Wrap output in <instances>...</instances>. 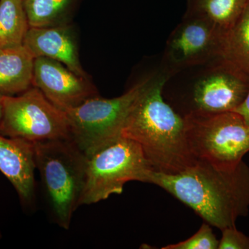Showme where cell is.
Listing matches in <instances>:
<instances>
[{"label":"cell","instance_id":"obj_17","mask_svg":"<svg viewBox=\"0 0 249 249\" xmlns=\"http://www.w3.org/2000/svg\"><path fill=\"white\" fill-rule=\"evenodd\" d=\"M74 0H24L30 27H54L67 24L66 18Z\"/></svg>","mask_w":249,"mask_h":249},{"label":"cell","instance_id":"obj_5","mask_svg":"<svg viewBox=\"0 0 249 249\" xmlns=\"http://www.w3.org/2000/svg\"><path fill=\"white\" fill-rule=\"evenodd\" d=\"M183 117L188 145L196 160L232 168L249 152V125L237 112L191 111Z\"/></svg>","mask_w":249,"mask_h":249},{"label":"cell","instance_id":"obj_11","mask_svg":"<svg viewBox=\"0 0 249 249\" xmlns=\"http://www.w3.org/2000/svg\"><path fill=\"white\" fill-rule=\"evenodd\" d=\"M32 142L0 134V171L17 191L24 207L32 209L36 200L35 170Z\"/></svg>","mask_w":249,"mask_h":249},{"label":"cell","instance_id":"obj_14","mask_svg":"<svg viewBox=\"0 0 249 249\" xmlns=\"http://www.w3.org/2000/svg\"><path fill=\"white\" fill-rule=\"evenodd\" d=\"M249 0H192L187 14L198 16L227 34L237 22Z\"/></svg>","mask_w":249,"mask_h":249},{"label":"cell","instance_id":"obj_7","mask_svg":"<svg viewBox=\"0 0 249 249\" xmlns=\"http://www.w3.org/2000/svg\"><path fill=\"white\" fill-rule=\"evenodd\" d=\"M0 134L32 142L70 139L65 113L35 87L16 96H4Z\"/></svg>","mask_w":249,"mask_h":249},{"label":"cell","instance_id":"obj_1","mask_svg":"<svg viewBox=\"0 0 249 249\" xmlns=\"http://www.w3.org/2000/svg\"><path fill=\"white\" fill-rule=\"evenodd\" d=\"M150 183L173 195L221 231L235 227L237 219L249 214V166L243 160L232 168L196 160L174 175L154 170Z\"/></svg>","mask_w":249,"mask_h":249},{"label":"cell","instance_id":"obj_18","mask_svg":"<svg viewBox=\"0 0 249 249\" xmlns=\"http://www.w3.org/2000/svg\"><path fill=\"white\" fill-rule=\"evenodd\" d=\"M219 242L212 229L206 223L188 240L165 246L162 249H217Z\"/></svg>","mask_w":249,"mask_h":249},{"label":"cell","instance_id":"obj_15","mask_svg":"<svg viewBox=\"0 0 249 249\" xmlns=\"http://www.w3.org/2000/svg\"><path fill=\"white\" fill-rule=\"evenodd\" d=\"M29 28L24 0H0V49L22 45Z\"/></svg>","mask_w":249,"mask_h":249},{"label":"cell","instance_id":"obj_9","mask_svg":"<svg viewBox=\"0 0 249 249\" xmlns=\"http://www.w3.org/2000/svg\"><path fill=\"white\" fill-rule=\"evenodd\" d=\"M201 66L192 85L191 111L226 112L240 106L249 90V73L222 57Z\"/></svg>","mask_w":249,"mask_h":249},{"label":"cell","instance_id":"obj_13","mask_svg":"<svg viewBox=\"0 0 249 249\" xmlns=\"http://www.w3.org/2000/svg\"><path fill=\"white\" fill-rule=\"evenodd\" d=\"M35 58L24 45L0 49V93L16 96L31 88Z\"/></svg>","mask_w":249,"mask_h":249},{"label":"cell","instance_id":"obj_2","mask_svg":"<svg viewBox=\"0 0 249 249\" xmlns=\"http://www.w3.org/2000/svg\"><path fill=\"white\" fill-rule=\"evenodd\" d=\"M169 79L163 72L152 76L127 116L122 137L138 142L155 171L174 175L196 160L187 141L184 117L163 100Z\"/></svg>","mask_w":249,"mask_h":249},{"label":"cell","instance_id":"obj_8","mask_svg":"<svg viewBox=\"0 0 249 249\" xmlns=\"http://www.w3.org/2000/svg\"><path fill=\"white\" fill-rule=\"evenodd\" d=\"M226 35L206 19L186 14L167 41L162 71L170 78L186 69L222 57Z\"/></svg>","mask_w":249,"mask_h":249},{"label":"cell","instance_id":"obj_20","mask_svg":"<svg viewBox=\"0 0 249 249\" xmlns=\"http://www.w3.org/2000/svg\"><path fill=\"white\" fill-rule=\"evenodd\" d=\"M232 111H235L242 116L249 125V90L243 102Z\"/></svg>","mask_w":249,"mask_h":249},{"label":"cell","instance_id":"obj_16","mask_svg":"<svg viewBox=\"0 0 249 249\" xmlns=\"http://www.w3.org/2000/svg\"><path fill=\"white\" fill-rule=\"evenodd\" d=\"M222 57L249 74V1L225 36Z\"/></svg>","mask_w":249,"mask_h":249},{"label":"cell","instance_id":"obj_19","mask_svg":"<svg viewBox=\"0 0 249 249\" xmlns=\"http://www.w3.org/2000/svg\"><path fill=\"white\" fill-rule=\"evenodd\" d=\"M222 232L218 249H249V236L239 231L236 227L227 228Z\"/></svg>","mask_w":249,"mask_h":249},{"label":"cell","instance_id":"obj_12","mask_svg":"<svg viewBox=\"0 0 249 249\" xmlns=\"http://www.w3.org/2000/svg\"><path fill=\"white\" fill-rule=\"evenodd\" d=\"M23 45L34 58L53 59L61 62L78 76L89 78L80 64L76 37L68 24L30 27Z\"/></svg>","mask_w":249,"mask_h":249},{"label":"cell","instance_id":"obj_6","mask_svg":"<svg viewBox=\"0 0 249 249\" xmlns=\"http://www.w3.org/2000/svg\"><path fill=\"white\" fill-rule=\"evenodd\" d=\"M153 168L138 142L121 137L88 158L80 206L120 195L128 181L150 183Z\"/></svg>","mask_w":249,"mask_h":249},{"label":"cell","instance_id":"obj_3","mask_svg":"<svg viewBox=\"0 0 249 249\" xmlns=\"http://www.w3.org/2000/svg\"><path fill=\"white\" fill-rule=\"evenodd\" d=\"M33 145L51 217L68 230L84 191L88 157L71 139L44 141Z\"/></svg>","mask_w":249,"mask_h":249},{"label":"cell","instance_id":"obj_21","mask_svg":"<svg viewBox=\"0 0 249 249\" xmlns=\"http://www.w3.org/2000/svg\"><path fill=\"white\" fill-rule=\"evenodd\" d=\"M4 95L0 93V124L2 120L3 112H4Z\"/></svg>","mask_w":249,"mask_h":249},{"label":"cell","instance_id":"obj_4","mask_svg":"<svg viewBox=\"0 0 249 249\" xmlns=\"http://www.w3.org/2000/svg\"><path fill=\"white\" fill-rule=\"evenodd\" d=\"M152 76L119 97L108 99L98 95L62 110L70 126V139L88 158L122 137L127 116Z\"/></svg>","mask_w":249,"mask_h":249},{"label":"cell","instance_id":"obj_22","mask_svg":"<svg viewBox=\"0 0 249 249\" xmlns=\"http://www.w3.org/2000/svg\"></svg>","mask_w":249,"mask_h":249},{"label":"cell","instance_id":"obj_10","mask_svg":"<svg viewBox=\"0 0 249 249\" xmlns=\"http://www.w3.org/2000/svg\"><path fill=\"white\" fill-rule=\"evenodd\" d=\"M32 85L61 110L99 95L89 78L78 76L61 62L45 57L34 60Z\"/></svg>","mask_w":249,"mask_h":249}]
</instances>
